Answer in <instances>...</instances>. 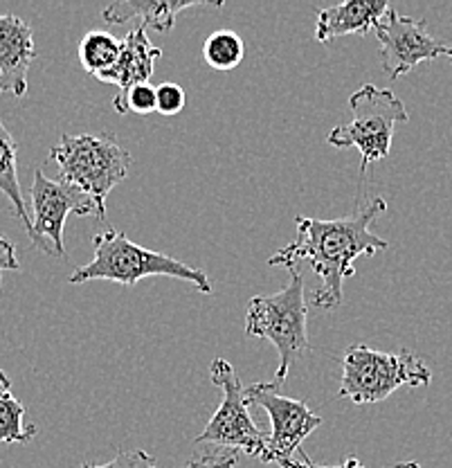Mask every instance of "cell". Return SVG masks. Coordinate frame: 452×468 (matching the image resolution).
Returning <instances> with one entry per match:
<instances>
[{"instance_id": "6da1fadb", "label": "cell", "mask_w": 452, "mask_h": 468, "mask_svg": "<svg viewBox=\"0 0 452 468\" xmlns=\"http://www.w3.org/2000/svg\"><path fill=\"white\" fill-rule=\"evenodd\" d=\"M387 212L385 198H372L356 214L342 218L295 217L298 237L281 248L268 260V266H300L309 261L313 272L322 277V289L310 297L313 306L320 309H335L342 304L344 280L353 277V260L367 255L373 257L387 250L390 243L372 232V223Z\"/></svg>"}, {"instance_id": "7a4b0ae2", "label": "cell", "mask_w": 452, "mask_h": 468, "mask_svg": "<svg viewBox=\"0 0 452 468\" xmlns=\"http://www.w3.org/2000/svg\"><path fill=\"white\" fill-rule=\"evenodd\" d=\"M92 261L77 268L70 275V284H84V282L109 280L121 286H135L144 277H173V280L189 282L198 291L210 295L212 282L205 271L192 268L187 263L163 255V252L149 250L131 241L121 230L100 232L92 237Z\"/></svg>"}, {"instance_id": "3957f363", "label": "cell", "mask_w": 452, "mask_h": 468, "mask_svg": "<svg viewBox=\"0 0 452 468\" xmlns=\"http://www.w3.org/2000/svg\"><path fill=\"white\" fill-rule=\"evenodd\" d=\"M290 282L279 292L257 295L247 304L246 335L268 340L279 354V367L272 383L279 388L289 378L295 358L309 354V302L300 266L289 268Z\"/></svg>"}, {"instance_id": "277c9868", "label": "cell", "mask_w": 452, "mask_h": 468, "mask_svg": "<svg viewBox=\"0 0 452 468\" xmlns=\"http://www.w3.org/2000/svg\"><path fill=\"white\" fill-rule=\"evenodd\" d=\"M50 160L59 167L61 180L97 203L100 221H106V198L133 165V155L109 133L63 135L50 149Z\"/></svg>"}, {"instance_id": "5b68a950", "label": "cell", "mask_w": 452, "mask_h": 468, "mask_svg": "<svg viewBox=\"0 0 452 468\" xmlns=\"http://www.w3.org/2000/svg\"><path fill=\"white\" fill-rule=\"evenodd\" d=\"M432 372L419 356L410 351H376L353 345L344 351L340 399L353 403H378L392 397L398 388H426Z\"/></svg>"}, {"instance_id": "8992f818", "label": "cell", "mask_w": 452, "mask_h": 468, "mask_svg": "<svg viewBox=\"0 0 452 468\" xmlns=\"http://www.w3.org/2000/svg\"><path fill=\"white\" fill-rule=\"evenodd\" d=\"M349 109L353 120L349 124L335 126L327 135V143L335 149L361 151L363 172L367 165L387 158L392 149L394 129L407 122L405 104L387 88L364 84L349 97Z\"/></svg>"}, {"instance_id": "52a82bcc", "label": "cell", "mask_w": 452, "mask_h": 468, "mask_svg": "<svg viewBox=\"0 0 452 468\" xmlns=\"http://www.w3.org/2000/svg\"><path fill=\"white\" fill-rule=\"evenodd\" d=\"M212 383L221 389V406L212 414L205 431L194 441L214 443L216 448H232L252 457H264L268 437L255 426L247 410L246 388L237 369L226 358H216L210 367Z\"/></svg>"}, {"instance_id": "ba28073f", "label": "cell", "mask_w": 452, "mask_h": 468, "mask_svg": "<svg viewBox=\"0 0 452 468\" xmlns=\"http://www.w3.org/2000/svg\"><path fill=\"white\" fill-rule=\"evenodd\" d=\"M32 230L30 241L34 248L52 257H66L63 230L70 214L89 217L97 214V203L81 189L72 187L66 180H52L43 169L34 172L32 189Z\"/></svg>"}, {"instance_id": "9c48e42d", "label": "cell", "mask_w": 452, "mask_h": 468, "mask_svg": "<svg viewBox=\"0 0 452 468\" xmlns=\"http://www.w3.org/2000/svg\"><path fill=\"white\" fill-rule=\"evenodd\" d=\"M246 399L247 406L264 408L270 419L272 431L264 457H261L264 464H281V462L293 460L304 439L322 426L320 414H315L304 401L279 394L275 383L250 385L246 388Z\"/></svg>"}, {"instance_id": "30bf717a", "label": "cell", "mask_w": 452, "mask_h": 468, "mask_svg": "<svg viewBox=\"0 0 452 468\" xmlns=\"http://www.w3.org/2000/svg\"><path fill=\"white\" fill-rule=\"evenodd\" d=\"M373 32L381 43L383 68L392 81L407 75L423 61L446 55V48H448L427 32L426 23L419 18L401 16L394 7L387 9Z\"/></svg>"}, {"instance_id": "8fae6325", "label": "cell", "mask_w": 452, "mask_h": 468, "mask_svg": "<svg viewBox=\"0 0 452 468\" xmlns=\"http://www.w3.org/2000/svg\"><path fill=\"white\" fill-rule=\"evenodd\" d=\"M160 57H163V50L151 43L147 29L135 26L126 34L124 41H121V55L118 63L106 75L100 77V81L118 88L113 106L120 115H126V95L135 86L149 84L151 77H153L155 61Z\"/></svg>"}, {"instance_id": "7c38bea8", "label": "cell", "mask_w": 452, "mask_h": 468, "mask_svg": "<svg viewBox=\"0 0 452 468\" xmlns=\"http://www.w3.org/2000/svg\"><path fill=\"white\" fill-rule=\"evenodd\" d=\"M37 57L32 27L14 14L0 16V95L26 97L27 72Z\"/></svg>"}, {"instance_id": "4fadbf2b", "label": "cell", "mask_w": 452, "mask_h": 468, "mask_svg": "<svg viewBox=\"0 0 452 468\" xmlns=\"http://www.w3.org/2000/svg\"><path fill=\"white\" fill-rule=\"evenodd\" d=\"M192 7H221V3H207V0H121L113 3L101 12L106 23L110 26H126L138 23L140 27L153 29V32H172L181 12Z\"/></svg>"}, {"instance_id": "5bb4252c", "label": "cell", "mask_w": 452, "mask_h": 468, "mask_svg": "<svg viewBox=\"0 0 452 468\" xmlns=\"http://www.w3.org/2000/svg\"><path fill=\"white\" fill-rule=\"evenodd\" d=\"M390 5L385 0H347L335 7L320 9L315 23V38L331 43L344 34H367L385 16Z\"/></svg>"}, {"instance_id": "9a60e30c", "label": "cell", "mask_w": 452, "mask_h": 468, "mask_svg": "<svg viewBox=\"0 0 452 468\" xmlns=\"http://www.w3.org/2000/svg\"><path fill=\"white\" fill-rule=\"evenodd\" d=\"M0 192L14 205V212L26 226L27 234L32 230V217L27 214L26 198H23L21 183H18V144L0 120Z\"/></svg>"}, {"instance_id": "2e32d148", "label": "cell", "mask_w": 452, "mask_h": 468, "mask_svg": "<svg viewBox=\"0 0 452 468\" xmlns=\"http://www.w3.org/2000/svg\"><path fill=\"white\" fill-rule=\"evenodd\" d=\"M26 406L12 394V380L0 369V441L27 443L37 437L38 428L26 426Z\"/></svg>"}, {"instance_id": "e0dca14e", "label": "cell", "mask_w": 452, "mask_h": 468, "mask_svg": "<svg viewBox=\"0 0 452 468\" xmlns=\"http://www.w3.org/2000/svg\"><path fill=\"white\" fill-rule=\"evenodd\" d=\"M121 55V41L109 32H89L79 41V61L89 75L100 80L118 63Z\"/></svg>"}, {"instance_id": "ac0fdd59", "label": "cell", "mask_w": 452, "mask_h": 468, "mask_svg": "<svg viewBox=\"0 0 452 468\" xmlns=\"http://www.w3.org/2000/svg\"><path fill=\"white\" fill-rule=\"evenodd\" d=\"M246 55V46H243L241 37L232 29H218L207 37L203 43V58L214 70L230 72L243 61Z\"/></svg>"}, {"instance_id": "d6986e66", "label": "cell", "mask_w": 452, "mask_h": 468, "mask_svg": "<svg viewBox=\"0 0 452 468\" xmlns=\"http://www.w3.org/2000/svg\"><path fill=\"white\" fill-rule=\"evenodd\" d=\"M158 111V92L155 86L140 84L126 95V113L151 115Z\"/></svg>"}, {"instance_id": "ffe728a7", "label": "cell", "mask_w": 452, "mask_h": 468, "mask_svg": "<svg viewBox=\"0 0 452 468\" xmlns=\"http://www.w3.org/2000/svg\"><path fill=\"white\" fill-rule=\"evenodd\" d=\"M155 92H158V113L163 115H178L187 104V95L178 84L167 81V84L155 86Z\"/></svg>"}, {"instance_id": "44dd1931", "label": "cell", "mask_w": 452, "mask_h": 468, "mask_svg": "<svg viewBox=\"0 0 452 468\" xmlns=\"http://www.w3.org/2000/svg\"><path fill=\"white\" fill-rule=\"evenodd\" d=\"M239 464V451L232 448H214V451L205 452V455L196 457L183 468H237Z\"/></svg>"}, {"instance_id": "7402d4cb", "label": "cell", "mask_w": 452, "mask_h": 468, "mask_svg": "<svg viewBox=\"0 0 452 468\" xmlns=\"http://www.w3.org/2000/svg\"><path fill=\"white\" fill-rule=\"evenodd\" d=\"M81 468H158L147 451H120L109 464H84Z\"/></svg>"}, {"instance_id": "603a6c76", "label": "cell", "mask_w": 452, "mask_h": 468, "mask_svg": "<svg viewBox=\"0 0 452 468\" xmlns=\"http://www.w3.org/2000/svg\"><path fill=\"white\" fill-rule=\"evenodd\" d=\"M300 462L295 460H289V462H281V468H367L364 464H361V462L356 460V457H349V460H344L342 464L338 466H322V464H315V462H310V457L306 455L304 451H300ZM390 468H421L416 462H401V464H394Z\"/></svg>"}, {"instance_id": "cb8c5ba5", "label": "cell", "mask_w": 452, "mask_h": 468, "mask_svg": "<svg viewBox=\"0 0 452 468\" xmlns=\"http://www.w3.org/2000/svg\"><path fill=\"white\" fill-rule=\"evenodd\" d=\"M3 271H21V261H18L14 243L0 234V275Z\"/></svg>"}, {"instance_id": "d4e9b609", "label": "cell", "mask_w": 452, "mask_h": 468, "mask_svg": "<svg viewBox=\"0 0 452 468\" xmlns=\"http://www.w3.org/2000/svg\"><path fill=\"white\" fill-rule=\"evenodd\" d=\"M446 57H448V58H450V61H452V46H448V48H446Z\"/></svg>"}]
</instances>
